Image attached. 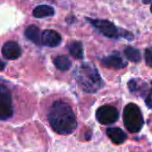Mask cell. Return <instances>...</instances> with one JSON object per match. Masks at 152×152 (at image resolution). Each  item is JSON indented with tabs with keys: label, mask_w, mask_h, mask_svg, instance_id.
Here are the masks:
<instances>
[{
	"label": "cell",
	"mask_w": 152,
	"mask_h": 152,
	"mask_svg": "<svg viewBox=\"0 0 152 152\" xmlns=\"http://www.w3.org/2000/svg\"><path fill=\"white\" fill-rule=\"evenodd\" d=\"M48 119L52 129L59 134H70L77 127L74 112L64 101H56L52 104L48 114Z\"/></svg>",
	"instance_id": "1"
},
{
	"label": "cell",
	"mask_w": 152,
	"mask_h": 152,
	"mask_svg": "<svg viewBox=\"0 0 152 152\" xmlns=\"http://www.w3.org/2000/svg\"><path fill=\"white\" fill-rule=\"evenodd\" d=\"M73 74L79 86L88 93L97 92L104 84L97 67L91 63L80 64L76 67Z\"/></svg>",
	"instance_id": "2"
},
{
	"label": "cell",
	"mask_w": 152,
	"mask_h": 152,
	"mask_svg": "<svg viewBox=\"0 0 152 152\" xmlns=\"http://www.w3.org/2000/svg\"><path fill=\"white\" fill-rule=\"evenodd\" d=\"M86 20L94 26L102 35L110 39H125L129 41L134 39V35L126 30L120 29L116 27L113 23L107 20H99V19H91L86 18Z\"/></svg>",
	"instance_id": "3"
},
{
	"label": "cell",
	"mask_w": 152,
	"mask_h": 152,
	"mask_svg": "<svg viewBox=\"0 0 152 152\" xmlns=\"http://www.w3.org/2000/svg\"><path fill=\"white\" fill-rule=\"evenodd\" d=\"M123 119L124 126L132 133L139 132L144 124V119L140 108L134 103H129L125 106Z\"/></svg>",
	"instance_id": "4"
},
{
	"label": "cell",
	"mask_w": 152,
	"mask_h": 152,
	"mask_svg": "<svg viewBox=\"0 0 152 152\" xmlns=\"http://www.w3.org/2000/svg\"><path fill=\"white\" fill-rule=\"evenodd\" d=\"M13 114L14 108L10 91L6 86L0 84V120H8Z\"/></svg>",
	"instance_id": "5"
},
{
	"label": "cell",
	"mask_w": 152,
	"mask_h": 152,
	"mask_svg": "<svg viewBox=\"0 0 152 152\" xmlns=\"http://www.w3.org/2000/svg\"><path fill=\"white\" fill-rule=\"evenodd\" d=\"M119 113L117 109L110 105H104L98 108L96 118L101 124H112L118 120Z\"/></svg>",
	"instance_id": "6"
},
{
	"label": "cell",
	"mask_w": 152,
	"mask_h": 152,
	"mask_svg": "<svg viewBox=\"0 0 152 152\" xmlns=\"http://www.w3.org/2000/svg\"><path fill=\"white\" fill-rule=\"evenodd\" d=\"M100 62L103 66L113 69H122L127 65V62L121 56L118 52H114L113 54L105 56L100 60Z\"/></svg>",
	"instance_id": "7"
},
{
	"label": "cell",
	"mask_w": 152,
	"mask_h": 152,
	"mask_svg": "<svg viewBox=\"0 0 152 152\" xmlns=\"http://www.w3.org/2000/svg\"><path fill=\"white\" fill-rule=\"evenodd\" d=\"M2 54L4 57H6L7 59L14 60L21 56L22 49L20 46L18 45V43L15 41H8L3 46Z\"/></svg>",
	"instance_id": "8"
},
{
	"label": "cell",
	"mask_w": 152,
	"mask_h": 152,
	"mask_svg": "<svg viewBox=\"0 0 152 152\" xmlns=\"http://www.w3.org/2000/svg\"><path fill=\"white\" fill-rule=\"evenodd\" d=\"M61 36L58 32L53 30H46L42 32L41 35V43L44 46L54 48L60 44Z\"/></svg>",
	"instance_id": "9"
},
{
	"label": "cell",
	"mask_w": 152,
	"mask_h": 152,
	"mask_svg": "<svg viewBox=\"0 0 152 152\" xmlns=\"http://www.w3.org/2000/svg\"><path fill=\"white\" fill-rule=\"evenodd\" d=\"M107 135L115 144H122L127 140V134L118 127H109L107 129Z\"/></svg>",
	"instance_id": "10"
},
{
	"label": "cell",
	"mask_w": 152,
	"mask_h": 152,
	"mask_svg": "<svg viewBox=\"0 0 152 152\" xmlns=\"http://www.w3.org/2000/svg\"><path fill=\"white\" fill-rule=\"evenodd\" d=\"M127 85H128V89L130 92L132 93H140L143 96L148 91L146 83L142 80H140V79H132L128 82Z\"/></svg>",
	"instance_id": "11"
},
{
	"label": "cell",
	"mask_w": 152,
	"mask_h": 152,
	"mask_svg": "<svg viewBox=\"0 0 152 152\" xmlns=\"http://www.w3.org/2000/svg\"><path fill=\"white\" fill-rule=\"evenodd\" d=\"M25 37L37 45H41V34L39 29L35 25H31L25 30Z\"/></svg>",
	"instance_id": "12"
},
{
	"label": "cell",
	"mask_w": 152,
	"mask_h": 152,
	"mask_svg": "<svg viewBox=\"0 0 152 152\" xmlns=\"http://www.w3.org/2000/svg\"><path fill=\"white\" fill-rule=\"evenodd\" d=\"M54 13L55 12H54L53 7L49 6L42 5V6H38L37 7H35L32 12V15L36 18H44V17L52 16Z\"/></svg>",
	"instance_id": "13"
},
{
	"label": "cell",
	"mask_w": 152,
	"mask_h": 152,
	"mask_svg": "<svg viewBox=\"0 0 152 152\" xmlns=\"http://www.w3.org/2000/svg\"><path fill=\"white\" fill-rule=\"evenodd\" d=\"M68 49L70 54L76 59H82L83 58V44L79 41L72 42L68 46Z\"/></svg>",
	"instance_id": "14"
},
{
	"label": "cell",
	"mask_w": 152,
	"mask_h": 152,
	"mask_svg": "<svg viewBox=\"0 0 152 152\" xmlns=\"http://www.w3.org/2000/svg\"><path fill=\"white\" fill-rule=\"evenodd\" d=\"M124 53L126 56V58L133 63H139L141 59L140 52L138 48L128 46L124 48Z\"/></svg>",
	"instance_id": "15"
},
{
	"label": "cell",
	"mask_w": 152,
	"mask_h": 152,
	"mask_svg": "<svg viewBox=\"0 0 152 152\" xmlns=\"http://www.w3.org/2000/svg\"><path fill=\"white\" fill-rule=\"evenodd\" d=\"M53 62H54L55 66L61 71H67L72 66V63L70 59L66 56H64V55L56 56Z\"/></svg>",
	"instance_id": "16"
},
{
	"label": "cell",
	"mask_w": 152,
	"mask_h": 152,
	"mask_svg": "<svg viewBox=\"0 0 152 152\" xmlns=\"http://www.w3.org/2000/svg\"><path fill=\"white\" fill-rule=\"evenodd\" d=\"M151 84V87L149 90H148L147 93H146V98H145V102H146V105L152 109V81L150 83Z\"/></svg>",
	"instance_id": "17"
},
{
	"label": "cell",
	"mask_w": 152,
	"mask_h": 152,
	"mask_svg": "<svg viewBox=\"0 0 152 152\" xmlns=\"http://www.w3.org/2000/svg\"><path fill=\"white\" fill-rule=\"evenodd\" d=\"M145 61L146 64L149 67H152V49L146 48L145 50Z\"/></svg>",
	"instance_id": "18"
},
{
	"label": "cell",
	"mask_w": 152,
	"mask_h": 152,
	"mask_svg": "<svg viewBox=\"0 0 152 152\" xmlns=\"http://www.w3.org/2000/svg\"><path fill=\"white\" fill-rule=\"evenodd\" d=\"M5 66H6V64L2 60H0V71H3Z\"/></svg>",
	"instance_id": "19"
},
{
	"label": "cell",
	"mask_w": 152,
	"mask_h": 152,
	"mask_svg": "<svg viewBox=\"0 0 152 152\" xmlns=\"http://www.w3.org/2000/svg\"><path fill=\"white\" fill-rule=\"evenodd\" d=\"M151 1H152V0H142L143 4H145V5H148V4H149Z\"/></svg>",
	"instance_id": "20"
},
{
	"label": "cell",
	"mask_w": 152,
	"mask_h": 152,
	"mask_svg": "<svg viewBox=\"0 0 152 152\" xmlns=\"http://www.w3.org/2000/svg\"><path fill=\"white\" fill-rule=\"evenodd\" d=\"M150 12L152 13V4H151V7H150Z\"/></svg>",
	"instance_id": "21"
},
{
	"label": "cell",
	"mask_w": 152,
	"mask_h": 152,
	"mask_svg": "<svg viewBox=\"0 0 152 152\" xmlns=\"http://www.w3.org/2000/svg\"><path fill=\"white\" fill-rule=\"evenodd\" d=\"M48 1H54V0H48Z\"/></svg>",
	"instance_id": "22"
}]
</instances>
